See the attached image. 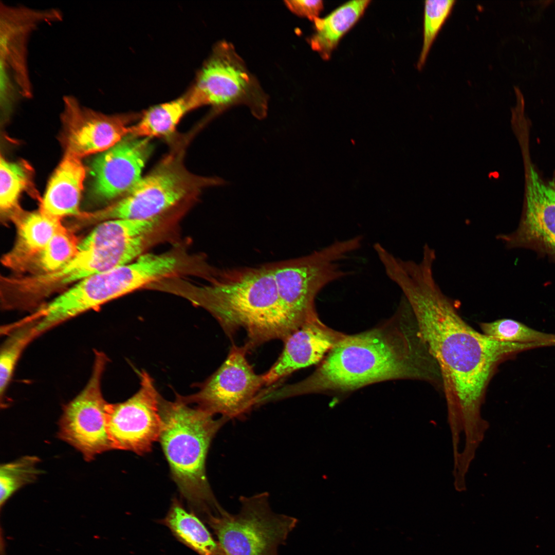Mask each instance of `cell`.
Returning <instances> with one entry per match:
<instances>
[{
	"mask_svg": "<svg viewBox=\"0 0 555 555\" xmlns=\"http://www.w3.org/2000/svg\"><path fill=\"white\" fill-rule=\"evenodd\" d=\"M397 285L413 312L418 334L439 369L452 439L474 443L489 427L482 415L488 384L498 366L536 345L492 339L470 327L459 303L445 295L429 264L404 272Z\"/></svg>",
	"mask_w": 555,
	"mask_h": 555,
	"instance_id": "6da1fadb",
	"label": "cell"
},
{
	"mask_svg": "<svg viewBox=\"0 0 555 555\" xmlns=\"http://www.w3.org/2000/svg\"><path fill=\"white\" fill-rule=\"evenodd\" d=\"M412 311L402 298L398 311L383 325L345 335L308 377L279 387L280 399L327 391L346 392L396 379L441 380L439 369L417 326L410 325Z\"/></svg>",
	"mask_w": 555,
	"mask_h": 555,
	"instance_id": "7a4b0ae2",
	"label": "cell"
},
{
	"mask_svg": "<svg viewBox=\"0 0 555 555\" xmlns=\"http://www.w3.org/2000/svg\"><path fill=\"white\" fill-rule=\"evenodd\" d=\"M216 275L210 284L180 282L169 291L208 311L229 337L244 329L248 349L272 340L283 341L295 330L268 264L226 269Z\"/></svg>",
	"mask_w": 555,
	"mask_h": 555,
	"instance_id": "3957f363",
	"label": "cell"
},
{
	"mask_svg": "<svg viewBox=\"0 0 555 555\" xmlns=\"http://www.w3.org/2000/svg\"><path fill=\"white\" fill-rule=\"evenodd\" d=\"M192 405L184 396L173 401L160 396L159 439L181 494L205 517L222 508L208 483L206 462L213 438L228 419Z\"/></svg>",
	"mask_w": 555,
	"mask_h": 555,
	"instance_id": "277c9868",
	"label": "cell"
},
{
	"mask_svg": "<svg viewBox=\"0 0 555 555\" xmlns=\"http://www.w3.org/2000/svg\"><path fill=\"white\" fill-rule=\"evenodd\" d=\"M362 240L359 235L336 240L308 255L268 263L280 299L296 329L319 317L314 301L321 290L350 274L342 263L360 248Z\"/></svg>",
	"mask_w": 555,
	"mask_h": 555,
	"instance_id": "5b68a950",
	"label": "cell"
},
{
	"mask_svg": "<svg viewBox=\"0 0 555 555\" xmlns=\"http://www.w3.org/2000/svg\"><path fill=\"white\" fill-rule=\"evenodd\" d=\"M184 147L177 144L132 189L96 213L95 217L103 220L153 219L182 201L197 196L205 188L225 183L220 178L190 173L184 164Z\"/></svg>",
	"mask_w": 555,
	"mask_h": 555,
	"instance_id": "8992f818",
	"label": "cell"
},
{
	"mask_svg": "<svg viewBox=\"0 0 555 555\" xmlns=\"http://www.w3.org/2000/svg\"><path fill=\"white\" fill-rule=\"evenodd\" d=\"M185 95L192 110L210 105L214 108L213 115H216L231 106L244 104L257 119L267 115V95L233 46L226 41L214 46Z\"/></svg>",
	"mask_w": 555,
	"mask_h": 555,
	"instance_id": "52a82bcc",
	"label": "cell"
},
{
	"mask_svg": "<svg viewBox=\"0 0 555 555\" xmlns=\"http://www.w3.org/2000/svg\"><path fill=\"white\" fill-rule=\"evenodd\" d=\"M239 502L237 514L223 509L204 519L221 546L228 555H278L297 519L274 513L267 492L242 496Z\"/></svg>",
	"mask_w": 555,
	"mask_h": 555,
	"instance_id": "ba28073f",
	"label": "cell"
},
{
	"mask_svg": "<svg viewBox=\"0 0 555 555\" xmlns=\"http://www.w3.org/2000/svg\"><path fill=\"white\" fill-rule=\"evenodd\" d=\"M248 350L245 345H232L218 368L185 399L214 415L228 420L242 417L255 405L265 385L264 375L256 374L248 362Z\"/></svg>",
	"mask_w": 555,
	"mask_h": 555,
	"instance_id": "9c48e42d",
	"label": "cell"
},
{
	"mask_svg": "<svg viewBox=\"0 0 555 555\" xmlns=\"http://www.w3.org/2000/svg\"><path fill=\"white\" fill-rule=\"evenodd\" d=\"M140 252L135 240L115 242L93 230L79 244L76 254L66 265L53 272L24 278L23 287L29 297L37 299L68 284L130 263Z\"/></svg>",
	"mask_w": 555,
	"mask_h": 555,
	"instance_id": "30bf717a",
	"label": "cell"
},
{
	"mask_svg": "<svg viewBox=\"0 0 555 555\" xmlns=\"http://www.w3.org/2000/svg\"><path fill=\"white\" fill-rule=\"evenodd\" d=\"M107 363L102 352L96 351L90 377L83 390L64 410L59 436L80 451L89 461L112 449L105 416L108 403L101 391V380Z\"/></svg>",
	"mask_w": 555,
	"mask_h": 555,
	"instance_id": "8fae6325",
	"label": "cell"
},
{
	"mask_svg": "<svg viewBox=\"0 0 555 555\" xmlns=\"http://www.w3.org/2000/svg\"><path fill=\"white\" fill-rule=\"evenodd\" d=\"M57 9H36L1 4L0 87L30 98L33 89L28 65V44L42 23L61 21Z\"/></svg>",
	"mask_w": 555,
	"mask_h": 555,
	"instance_id": "7c38bea8",
	"label": "cell"
},
{
	"mask_svg": "<svg viewBox=\"0 0 555 555\" xmlns=\"http://www.w3.org/2000/svg\"><path fill=\"white\" fill-rule=\"evenodd\" d=\"M139 375L140 387L135 394L123 402L108 404L105 425L112 449L141 455L159 439L161 419L160 395L153 378L145 371Z\"/></svg>",
	"mask_w": 555,
	"mask_h": 555,
	"instance_id": "4fadbf2b",
	"label": "cell"
},
{
	"mask_svg": "<svg viewBox=\"0 0 555 555\" xmlns=\"http://www.w3.org/2000/svg\"><path fill=\"white\" fill-rule=\"evenodd\" d=\"M525 200L517 228L496 238L507 248H525L555 262V177L545 180L526 163Z\"/></svg>",
	"mask_w": 555,
	"mask_h": 555,
	"instance_id": "5bb4252c",
	"label": "cell"
},
{
	"mask_svg": "<svg viewBox=\"0 0 555 555\" xmlns=\"http://www.w3.org/2000/svg\"><path fill=\"white\" fill-rule=\"evenodd\" d=\"M63 100L61 140L65 154L81 159L103 153L130 135L133 115H106L83 106L71 95Z\"/></svg>",
	"mask_w": 555,
	"mask_h": 555,
	"instance_id": "9a60e30c",
	"label": "cell"
},
{
	"mask_svg": "<svg viewBox=\"0 0 555 555\" xmlns=\"http://www.w3.org/2000/svg\"><path fill=\"white\" fill-rule=\"evenodd\" d=\"M150 139L129 135L92 161V193L102 201L119 198L142 177L152 152Z\"/></svg>",
	"mask_w": 555,
	"mask_h": 555,
	"instance_id": "2e32d148",
	"label": "cell"
},
{
	"mask_svg": "<svg viewBox=\"0 0 555 555\" xmlns=\"http://www.w3.org/2000/svg\"><path fill=\"white\" fill-rule=\"evenodd\" d=\"M345 335L327 327L319 317L306 322L283 340L281 355L263 374L265 385L322 361Z\"/></svg>",
	"mask_w": 555,
	"mask_h": 555,
	"instance_id": "e0dca14e",
	"label": "cell"
},
{
	"mask_svg": "<svg viewBox=\"0 0 555 555\" xmlns=\"http://www.w3.org/2000/svg\"><path fill=\"white\" fill-rule=\"evenodd\" d=\"M17 223V237L12 249L4 256L3 263L14 269L32 265L50 239L63 226L60 219L36 212L13 217Z\"/></svg>",
	"mask_w": 555,
	"mask_h": 555,
	"instance_id": "ac0fdd59",
	"label": "cell"
},
{
	"mask_svg": "<svg viewBox=\"0 0 555 555\" xmlns=\"http://www.w3.org/2000/svg\"><path fill=\"white\" fill-rule=\"evenodd\" d=\"M85 175L81 159L65 154L50 179L40 210L59 219L79 215Z\"/></svg>",
	"mask_w": 555,
	"mask_h": 555,
	"instance_id": "d6986e66",
	"label": "cell"
},
{
	"mask_svg": "<svg viewBox=\"0 0 555 555\" xmlns=\"http://www.w3.org/2000/svg\"><path fill=\"white\" fill-rule=\"evenodd\" d=\"M369 1H352L324 18L314 22V32L309 39L312 49L325 60L329 59L341 39L363 14Z\"/></svg>",
	"mask_w": 555,
	"mask_h": 555,
	"instance_id": "ffe728a7",
	"label": "cell"
},
{
	"mask_svg": "<svg viewBox=\"0 0 555 555\" xmlns=\"http://www.w3.org/2000/svg\"><path fill=\"white\" fill-rule=\"evenodd\" d=\"M163 522L181 542L199 555H228L194 512L174 499Z\"/></svg>",
	"mask_w": 555,
	"mask_h": 555,
	"instance_id": "44dd1931",
	"label": "cell"
},
{
	"mask_svg": "<svg viewBox=\"0 0 555 555\" xmlns=\"http://www.w3.org/2000/svg\"><path fill=\"white\" fill-rule=\"evenodd\" d=\"M186 96L158 104L144 112L138 122L131 126L130 135L151 139L172 135L183 116L191 110Z\"/></svg>",
	"mask_w": 555,
	"mask_h": 555,
	"instance_id": "7402d4cb",
	"label": "cell"
},
{
	"mask_svg": "<svg viewBox=\"0 0 555 555\" xmlns=\"http://www.w3.org/2000/svg\"><path fill=\"white\" fill-rule=\"evenodd\" d=\"M34 317L17 326L2 346L0 356V392L2 396L11 379L17 362L26 346L40 335Z\"/></svg>",
	"mask_w": 555,
	"mask_h": 555,
	"instance_id": "603a6c76",
	"label": "cell"
},
{
	"mask_svg": "<svg viewBox=\"0 0 555 555\" xmlns=\"http://www.w3.org/2000/svg\"><path fill=\"white\" fill-rule=\"evenodd\" d=\"M480 327L483 334L502 342L535 345L539 347L555 345V334L540 331L511 319L481 323Z\"/></svg>",
	"mask_w": 555,
	"mask_h": 555,
	"instance_id": "cb8c5ba5",
	"label": "cell"
},
{
	"mask_svg": "<svg viewBox=\"0 0 555 555\" xmlns=\"http://www.w3.org/2000/svg\"><path fill=\"white\" fill-rule=\"evenodd\" d=\"M30 173L25 162H10L1 157L0 208L4 215L11 214L13 216L20 211L18 199L30 185Z\"/></svg>",
	"mask_w": 555,
	"mask_h": 555,
	"instance_id": "d4e9b609",
	"label": "cell"
},
{
	"mask_svg": "<svg viewBox=\"0 0 555 555\" xmlns=\"http://www.w3.org/2000/svg\"><path fill=\"white\" fill-rule=\"evenodd\" d=\"M78 245L75 236L63 227L50 239L33 264L42 271V273L55 271L72 259Z\"/></svg>",
	"mask_w": 555,
	"mask_h": 555,
	"instance_id": "484cf974",
	"label": "cell"
},
{
	"mask_svg": "<svg viewBox=\"0 0 555 555\" xmlns=\"http://www.w3.org/2000/svg\"><path fill=\"white\" fill-rule=\"evenodd\" d=\"M39 461L37 457L29 456L1 466V506L18 489L36 479L40 474L36 467Z\"/></svg>",
	"mask_w": 555,
	"mask_h": 555,
	"instance_id": "4316f807",
	"label": "cell"
},
{
	"mask_svg": "<svg viewBox=\"0 0 555 555\" xmlns=\"http://www.w3.org/2000/svg\"><path fill=\"white\" fill-rule=\"evenodd\" d=\"M455 0H425L423 17V41L417 67L424 65L431 47L439 31L450 14Z\"/></svg>",
	"mask_w": 555,
	"mask_h": 555,
	"instance_id": "83f0119b",
	"label": "cell"
},
{
	"mask_svg": "<svg viewBox=\"0 0 555 555\" xmlns=\"http://www.w3.org/2000/svg\"><path fill=\"white\" fill-rule=\"evenodd\" d=\"M287 8L296 15L314 21L323 8V2L320 0H292L285 1Z\"/></svg>",
	"mask_w": 555,
	"mask_h": 555,
	"instance_id": "f1b7e54d",
	"label": "cell"
}]
</instances>
